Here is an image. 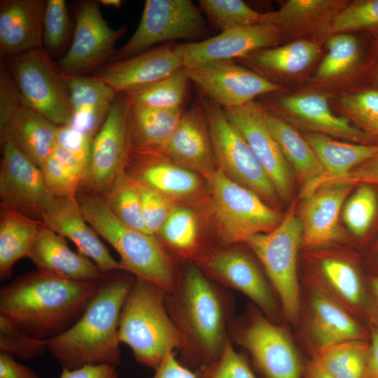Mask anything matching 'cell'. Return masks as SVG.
I'll use <instances>...</instances> for the list:
<instances>
[{
  "label": "cell",
  "instance_id": "obj_12",
  "mask_svg": "<svg viewBox=\"0 0 378 378\" xmlns=\"http://www.w3.org/2000/svg\"><path fill=\"white\" fill-rule=\"evenodd\" d=\"M233 335L264 378H302L304 363L289 335L265 314L251 312Z\"/></svg>",
  "mask_w": 378,
  "mask_h": 378
},
{
  "label": "cell",
  "instance_id": "obj_58",
  "mask_svg": "<svg viewBox=\"0 0 378 378\" xmlns=\"http://www.w3.org/2000/svg\"><path fill=\"white\" fill-rule=\"evenodd\" d=\"M100 2L105 6L118 8H120L122 4L121 0H102Z\"/></svg>",
  "mask_w": 378,
  "mask_h": 378
},
{
  "label": "cell",
  "instance_id": "obj_16",
  "mask_svg": "<svg viewBox=\"0 0 378 378\" xmlns=\"http://www.w3.org/2000/svg\"><path fill=\"white\" fill-rule=\"evenodd\" d=\"M283 34L275 25L261 23L236 27L200 41H190L174 46L184 67L232 61L260 50L276 46Z\"/></svg>",
  "mask_w": 378,
  "mask_h": 378
},
{
  "label": "cell",
  "instance_id": "obj_35",
  "mask_svg": "<svg viewBox=\"0 0 378 378\" xmlns=\"http://www.w3.org/2000/svg\"><path fill=\"white\" fill-rule=\"evenodd\" d=\"M42 220L20 212L1 208L0 211V280L13 275L18 260L27 257L40 229Z\"/></svg>",
  "mask_w": 378,
  "mask_h": 378
},
{
  "label": "cell",
  "instance_id": "obj_6",
  "mask_svg": "<svg viewBox=\"0 0 378 378\" xmlns=\"http://www.w3.org/2000/svg\"><path fill=\"white\" fill-rule=\"evenodd\" d=\"M295 210L293 202L277 227L253 235L245 242L261 262L282 313L292 325L298 323L302 309L297 258L302 227Z\"/></svg>",
  "mask_w": 378,
  "mask_h": 378
},
{
  "label": "cell",
  "instance_id": "obj_30",
  "mask_svg": "<svg viewBox=\"0 0 378 378\" xmlns=\"http://www.w3.org/2000/svg\"><path fill=\"white\" fill-rule=\"evenodd\" d=\"M72 118L68 125L93 140L117 94L106 83L95 77L67 76Z\"/></svg>",
  "mask_w": 378,
  "mask_h": 378
},
{
  "label": "cell",
  "instance_id": "obj_40",
  "mask_svg": "<svg viewBox=\"0 0 378 378\" xmlns=\"http://www.w3.org/2000/svg\"><path fill=\"white\" fill-rule=\"evenodd\" d=\"M328 52L318 66L315 78L330 80L350 73L360 64L361 47L356 37L349 33H338L328 36Z\"/></svg>",
  "mask_w": 378,
  "mask_h": 378
},
{
  "label": "cell",
  "instance_id": "obj_32",
  "mask_svg": "<svg viewBox=\"0 0 378 378\" xmlns=\"http://www.w3.org/2000/svg\"><path fill=\"white\" fill-rule=\"evenodd\" d=\"M340 0H288L279 10L265 13V23L277 27L284 36H329L336 15L348 4Z\"/></svg>",
  "mask_w": 378,
  "mask_h": 378
},
{
  "label": "cell",
  "instance_id": "obj_52",
  "mask_svg": "<svg viewBox=\"0 0 378 378\" xmlns=\"http://www.w3.org/2000/svg\"><path fill=\"white\" fill-rule=\"evenodd\" d=\"M57 378H119L116 367L108 364L85 365L81 368L62 369Z\"/></svg>",
  "mask_w": 378,
  "mask_h": 378
},
{
  "label": "cell",
  "instance_id": "obj_48",
  "mask_svg": "<svg viewBox=\"0 0 378 378\" xmlns=\"http://www.w3.org/2000/svg\"><path fill=\"white\" fill-rule=\"evenodd\" d=\"M137 182L140 190L142 218L145 229L148 234L155 236L159 234L176 206L173 200Z\"/></svg>",
  "mask_w": 378,
  "mask_h": 378
},
{
  "label": "cell",
  "instance_id": "obj_13",
  "mask_svg": "<svg viewBox=\"0 0 378 378\" xmlns=\"http://www.w3.org/2000/svg\"><path fill=\"white\" fill-rule=\"evenodd\" d=\"M127 106L125 96L118 94L92 140L88 173L79 190L102 195L125 169L131 150Z\"/></svg>",
  "mask_w": 378,
  "mask_h": 378
},
{
  "label": "cell",
  "instance_id": "obj_10",
  "mask_svg": "<svg viewBox=\"0 0 378 378\" xmlns=\"http://www.w3.org/2000/svg\"><path fill=\"white\" fill-rule=\"evenodd\" d=\"M59 127L24 102L6 66L1 64L0 140L11 141L41 167L55 150Z\"/></svg>",
  "mask_w": 378,
  "mask_h": 378
},
{
  "label": "cell",
  "instance_id": "obj_8",
  "mask_svg": "<svg viewBox=\"0 0 378 378\" xmlns=\"http://www.w3.org/2000/svg\"><path fill=\"white\" fill-rule=\"evenodd\" d=\"M6 67L30 107L57 126L70 123L72 108L66 76L43 47L10 56Z\"/></svg>",
  "mask_w": 378,
  "mask_h": 378
},
{
  "label": "cell",
  "instance_id": "obj_41",
  "mask_svg": "<svg viewBox=\"0 0 378 378\" xmlns=\"http://www.w3.org/2000/svg\"><path fill=\"white\" fill-rule=\"evenodd\" d=\"M337 110L358 128L378 136V90L370 88L342 95L335 102Z\"/></svg>",
  "mask_w": 378,
  "mask_h": 378
},
{
  "label": "cell",
  "instance_id": "obj_15",
  "mask_svg": "<svg viewBox=\"0 0 378 378\" xmlns=\"http://www.w3.org/2000/svg\"><path fill=\"white\" fill-rule=\"evenodd\" d=\"M1 208L41 220L55 197L47 187L40 167L11 141H1Z\"/></svg>",
  "mask_w": 378,
  "mask_h": 378
},
{
  "label": "cell",
  "instance_id": "obj_57",
  "mask_svg": "<svg viewBox=\"0 0 378 378\" xmlns=\"http://www.w3.org/2000/svg\"><path fill=\"white\" fill-rule=\"evenodd\" d=\"M302 378H337L312 358L304 363Z\"/></svg>",
  "mask_w": 378,
  "mask_h": 378
},
{
  "label": "cell",
  "instance_id": "obj_22",
  "mask_svg": "<svg viewBox=\"0 0 378 378\" xmlns=\"http://www.w3.org/2000/svg\"><path fill=\"white\" fill-rule=\"evenodd\" d=\"M160 152L175 163L208 178L218 169L204 108L201 102L184 111Z\"/></svg>",
  "mask_w": 378,
  "mask_h": 378
},
{
  "label": "cell",
  "instance_id": "obj_33",
  "mask_svg": "<svg viewBox=\"0 0 378 378\" xmlns=\"http://www.w3.org/2000/svg\"><path fill=\"white\" fill-rule=\"evenodd\" d=\"M262 107L268 128L290 167L303 183L302 191L308 189L325 176L326 172L321 162L303 135L289 122Z\"/></svg>",
  "mask_w": 378,
  "mask_h": 378
},
{
  "label": "cell",
  "instance_id": "obj_20",
  "mask_svg": "<svg viewBox=\"0 0 378 378\" xmlns=\"http://www.w3.org/2000/svg\"><path fill=\"white\" fill-rule=\"evenodd\" d=\"M305 282L340 304L358 320L368 316V294L353 262L335 253L317 255Z\"/></svg>",
  "mask_w": 378,
  "mask_h": 378
},
{
  "label": "cell",
  "instance_id": "obj_17",
  "mask_svg": "<svg viewBox=\"0 0 378 378\" xmlns=\"http://www.w3.org/2000/svg\"><path fill=\"white\" fill-rule=\"evenodd\" d=\"M223 109L266 172L281 201L288 202L293 191L292 168L265 122L262 106L254 100Z\"/></svg>",
  "mask_w": 378,
  "mask_h": 378
},
{
  "label": "cell",
  "instance_id": "obj_29",
  "mask_svg": "<svg viewBox=\"0 0 378 378\" xmlns=\"http://www.w3.org/2000/svg\"><path fill=\"white\" fill-rule=\"evenodd\" d=\"M130 153L139 162L136 172L128 174L170 199L187 198L200 189L201 181L197 173L175 163L162 152L133 150Z\"/></svg>",
  "mask_w": 378,
  "mask_h": 378
},
{
  "label": "cell",
  "instance_id": "obj_25",
  "mask_svg": "<svg viewBox=\"0 0 378 378\" xmlns=\"http://www.w3.org/2000/svg\"><path fill=\"white\" fill-rule=\"evenodd\" d=\"M305 332L313 354L328 346L353 340H366L358 320L328 296L307 289Z\"/></svg>",
  "mask_w": 378,
  "mask_h": 378
},
{
  "label": "cell",
  "instance_id": "obj_56",
  "mask_svg": "<svg viewBox=\"0 0 378 378\" xmlns=\"http://www.w3.org/2000/svg\"><path fill=\"white\" fill-rule=\"evenodd\" d=\"M368 317L371 326L378 327V276L370 280V289L368 293Z\"/></svg>",
  "mask_w": 378,
  "mask_h": 378
},
{
  "label": "cell",
  "instance_id": "obj_18",
  "mask_svg": "<svg viewBox=\"0 0 378 378\" xmlns=\"http://www.w3.org/2000/svg\"><path fill=\"white\" fill-rule=\"evenodd\" d=\"M185 68L190 82L222 108L241 106L258 96L281 90L278 84L232 61Z\"/></svg>",
  "mask_w": 378,
  "mask_h": 378
},
{
  "label": "cell",
  "instance_id": "obj_9",
  "mask_svg": "<svg viewBox=\"0 0 378 378\" xmlns=\"http://www.w3.org/2000/svg\"><path fill=\"white\" fill-rule=\"evenodd\" d=\"M201 102L218 168L271 206H279L281 200L272 181L243 136L227 119L223 108L210 99H202Z\"/></svg>",
  "mask_w": 378,
  "mask_h": 378
},
{
  "label": "cell",
  "instance_id": "obj_27",
  "mask_svg": "<svg viewBox=\"0 0 378 378\" xmlns=\"http://www.w3.org/2000/svg\"><path fill=\"white\" fill-rule=\"evenodd\" d=\"M354 185L345 182L326 184L306 197L300 211L301 246L315 250L337 240L341 207Z\"/></svg>",
  "mask_w": 378,
  "mask_h": 378
},
{
  "label": "cell",
  "instance_id": "obj_45",
  "mask_svg": "<svg viewBox=\"0 0 378 378\" xmlns=\"http://www.w3.org/2000/svg\"><path fill=\"white\" fill-rule=\"evenodd\" d=\"M377 209L375 191L368 185H361L344 205L343 220L354 235L363 237L370 227Z\"/></svg>",
  "mask_w": 378,
  "mask_h": 378
},
{
  "label": "cell",
  "instance_id": "obj_21",
  "mask_svg": "<svg viewBox=\"0 0 378 378\" xmlns=\"http://www.w3.org/2000/svg\"><path fill=\"white\" fill-rule=\"evenodd\" d=\"M183 67L174 46L164 43L103 66L94 76L117 94H124L158 82Z\"/></svg>",
  "mask_w": 378,
  "mask_h": 378
},
{
  "label": "cell",
  "instance_id": "obj_51",
  "mask_svg": "<svg viewBox=\"0 0 378 378\" xmlns=\"http://www.w3.org/2000/svg\"><path fill=\"white\" fill-rule=\"evenodd\" d=\"M152 378H198L191 369L179 362L174 353L169 352L155 370Z\"/></svg>",
  "mask_w": 378,
  "mask_h": 378
},
{
  "label": "cell",
  "instance_id": "obj_37",
  "mask_svg": "<svg viewBox=\"0 0 378 378\" xmlns=\"http://www.w3.org/2000/svg\"><path fill=\"white\" fill-rule=\"evenodd\" d=\"M369 345L367 340H347L321 349L312 358L337 378H363Z\"/></svg>",
  "mask_w": 378,
  "mask_h": 378
},
{
  "label": "cell",
  "instance_id": "obj_19",
  "mask_svg": "<svg viewBox=\"0 0 378 378\" xmlns=\"http://www.w3.org/2000/svg\"><path fill=\"white\" fill-rule=\"evenodd\" d=\"M202 265L220 283L250 298L274 321L279 316L275 293L253 260L244 251L227 248L204 257Z\"/></svg>",
  "mask_w": 378,
  "mask_h": 378
},
{
  "label": "cell",
  "instance_id": "obj_46",
  "mask_svg": "<svg viewBox=\"0 0 378 378\" xmlns=\"http://www.w3.org/2000/svg\"><path fill=\"white\" fill-rule=\"evenodd\" d=\"M162 239L181 252L192 250L197 241V221L195 214L187 208L175 207L160 232Z\"/></svg>",
  "mask_w": 378,
  "mask_h": 378
},
{
  "label": "cell",
  "instance_id": "obj_54",
  "mask_svg": "<svg viewBox=\"0 0 378 378\" xmlns=\"http://www.w3.org/2000/svg\"><path fill=\"white\" fill-rule=\"evenodd\" d=\"M0 378H39L30 367L18 362L13 356L0 353Z\"/></svg>",
  "mask_w": 378,
  "mask_h": 378
},
{
  "label": "cell",
  "instance_id": "obj_47",
  "mask_svg": "<svg viewBox=\"0 0 378 378\" xmlns=\"http://www.w3.org/2000/svg\"><path fill=\"white\" fill-rule=\"evenodd\" d=\"M70 25L66 1H46L43 21V40L48 50L55 52L62 47L68 37Z\"/></svg>",
  "mask_w": 378,
  "mask_h": 378
},
{
  "label": "cell",
  "instance_id": "obj_53",
  "mask_svg": "<svg viewBox=\"0 0 378 378\" xmlns=\"http://www.w3.org/2000/svg\"><path fill=\"white\" fill-rule=\"evenodd\" d=\"M378 183V155L358 165L335 183Z\"/></svg>",
  "mask_w": 378,
  "mask_h": 378
},
{
  "label": "cell",
  "instance_id": "obj_36",
  "mask_svg": "<svg viewBox=\"0 0 378 378\" xmlns=\"http://www.w3.org/2000/svg\"><path fill=\"white\" fill-rule=\"evenodd\" d=\"M321 51L319 42L300 38L288 43L260 50L254 55L257 65L267 71L295 75L306 70Z\"/></svg>",
  "mask_w": 378,
  "mask_h": 378
},
{
  "label": "cell",
  "instance_id": "obj_3",
  "mask_svg": "<svg viewBox=\"0 0 378 378\" xmlns=\"http://www.w3.org/2000/svg\"><path fill=\"white\" fill-rule=\"evenodd\" d=\"M165 305L182 335L184 365L202 373L221 356L228 340L227 308L220 292L195 265L186 267Z\"/></svg>",
  "mask_w": 378,
  "mask_h": 378
},
{
  "label": "cell",
  "instance_id": "obj_23",
  "mask_svg": "<svg viewBox=\"0 0 378 378\" xmlns=\"http://www.w3.org/2000/svg\"><path fill=\"white\" fill-rule=\"evenodd\" d=\"M43 224L69 239L78 252L88 257L104 272L121 270L97 232L87 222L76 197H55L41 216Z\"/></svg>",
  "mask_w": 378,
  "mask_h": 378
},
{
  "label": "cell",
  "instance_id": "obj_39",
  "mask_svg": "<svg viewBox=\"0 0 378 378\" xmlns=\"http://www.w3.org/2000/svg\"><path fill=\"white\" fill-rule=\"evenodd\" d=\"M190 82L185 67L143 88L124 94L130 102L161 109L182 108Z\"/></svg>",
  "mask_w": 378,
  "mask_h": 378
},
{
  "label": "cell",
  "instance_id": "obj_38",
  "mask_svg": "<svg viewBox=\"0 0 378 378\" xmlns=\"http://www.w3.org/2000/svg\"><path fill=\"white\" fill-rule=\"evenodd\" d=\"M102 196L109 209L120 221L131 228L147 233L142 218L138 182L125 169Z\"/></svg>",
  "mask_w": 378,
  "mask_h": 378
},
{
  "label": "cell",
  "instance_id": "obj_43",
  "mask_svg": "<svg viewBox=\"0 0 378 378\" xmlns=\"http://www.w3.org/2000/svg\"><path fill=\"white\" fill-rule=\"evenodd\" d=\"M48 351V340L31 336L0 314V353L23 360L36 359Z\"/></svg>",
  "mask_w": 378,
  "mask_h": 378
},
{
  "label": "cell",
  "instance_id": "obj_2",
  "mask_svg": "<svg viewBox=\"0 0 378 378\" xmlns=\"http://www.w3.org/2000/svg\"><path fill=\"white\" fill-rule=\"evenodd\" d=\"M107 272L78 320L48 340V351L62 369L121 363L118 327L120 312L135 276Z\"/></svg>",
  "mask_w": 378,
  "mask_h": 378
},
{
  "label": "cell",
  "instance_id": "obj_42",
  "mask_svg": "<svg viewBox=\"0 0 378 378\" xmlns=\"http://www.w3.org/2000/svg\"><path fill=\"white\" fill-rule=\"evenodd\" d=\"M209 20L222 31L265 23V13L255 11L241 0H200Z\"/></svg>",
  "mask_w": 378,
  "mask_h": 378
},
{
  "label": "cell",
  "instance_id": "obj_50",
  "mask_svg": "<svg viewBox=\"0 0 378 378\" xmlns=\"http://www.w3.org/2000/svg\"><path fill=\"white\" fill-rule=\"evenodd\" d=\"M201 378H256L248 363L227 340L218 360Z\"/></svg>",
  "mask_w": 378,
  "mask_h": 378
},
{
  "label": "cell",
  "instance_id": "obj_31",
  "mask_svg": "<svg viewBox=\"0 0 378 378\" xmlns=\"http://www.w3.org/2000/svg\"><path fill=\"white\" fill-rule=\"evenodd\" d=\"M303 136L310 144L321 162L326 175L302 196L311 195L321 186L335 182L351 170L378 155V144H363L342 141L322 134L306 132Z\"/></svg>",
  "mask_w": 378,
  "mask_h": 378
},
{
  "label": "cell",
  "instance_id": "obj_59",
  "mask_svg": "<svg viewBox=\"0 0 378 378\" xmlns=\"http://www.w3.org/2000/svg\"><path fill=\"white\" fill-rule=\"evenodd\" d=\"M372 83V88L378 90V58L374 65Z\"/></svg>",
  "mask_w": 378,
  "mask_h": 378
},
{
  "label": "cell",
  "instance_id": "obj_26",
  "mask_svg": "<svg viewBox=\"0 0 378 378\" xmlns=\"http://www.w3.org/2000/svg\"><path fill=\"white\" fill-rule=\"evenodd\" d=\"M27 258L37 267L64 279L99 282L107 272L79 252L71 251L64 237L44 224L35 237Z\"/></svg>",
  "mask_w": 378,
  "mask_h": 378
},
{
  "label": "cell",
  "instance_id": "obj_1",
  "mask_svg": "<svg viewBox=\"0 0 378 378\" xmlns=\"http://www.w3.org/2000/svg\"><path fill=\"white\" fill-rule=\"evenodd\" d=\"M99 282L62 279L36 270L0 288V314L32 337L50 340L81 316Z\"/></svg>",
  "mask_w": 378,
  "mask_h": 378
},
{
  "label": "cell",
  "instance_id": "obj_11",
  "mask_svg": "<svg viewBox=\"0 0 378 378\" xmlns=\"http://www.w3.org/2000/svg\"><path fill=\"white\" fill-rule=\"evenodd\" d=\"M206 31L204 19L192 1L146 0L136 29L127 43L116 50L112 61L133 57L167 41H195Z\"/></svg>",
  "mask_w": 378,
  "mask_h": 378
},
{
  "label": "cell",
  "instance_id": "obj_7",
  "mask_svg": "<svg viewBox=\"0 0 378 378\" xmlns=\"http://www.w3.org/2000/svg\"><path fill=\"white\" fill-rule=\"evenodd\" d=\"M206 180L213 218L223 244L246 242L253 235L272 231L280 223L282 218L277 211L220 169Z\"/></svg>",
  "mask_w": 378,
  "mask_h": 378
},
{
  "label": "cell",
  "instance_id": "obj_5",
  "mask_svg": "<svg viewBox=\"0 0 378 378\" xmlns=\"http://www.w3.org/2000/svg\"><path fill=\"white\" fill-rule=\"evenodd\" d=\"M77 199L87 222L119 254L121 270L167 293L174 290L176 281L171 260L154 235L124 224L111 212L102 195L79 191Z\"/></svg>",
  "mask_w": 378,
  "mask_h": 378
},
{
  "label": "cell",
  "instance_id": "obj_44",
  "mask_svg": "<svg viewBox=\"0 0 378 378\" xmlns=\"http://www.w3.org/2000/svg\"><path fill=\"white\" fill-rule=\"evenodd\" d=\"M351 31L378 33V0L349 1L333 19L329 36Z\"/></svg>",
  "mask_w": 378,
  "mask_h": 378
},
{
  "label": "cell",
  "instance_id": "obj_49",
  "mask_svg": "<svg viewBox=\"0 0 378 378\" xmlns=\"http://www.w3.org/2000/svg\"><path fill=\"white\" fill-rule=\"evenodd\" d=\"M48 188L55 197H76L80 182L53 153L40 167Z\"/></svg>",
  "mask_w": 378,
  "mask_h": 378
},
{
  "label": "cell",
  "instance_id": "obj_14",
  "mask_svg": "<svg viewBox=\"0 0 378 378\" xmlns=\"http://www.w3.org/2000/svg\"><path fill=\"white\" fill-rule=\"evenodd\" d=\"M99 4L85 1L78 9L71 44L57 63L65 76H80L113 58L115 45L126 27H111L102 15Z\"/></svg>",
  "mask_w": 378,
  "mask_h": 378
},
{
  "label": "cell",
  "instance_id": "obj_55",
  "mask_svg": "<svg viewBox=\"0 0 378 378\" xmlns=\"http://www.w3.org/2000/svg\"><path fill=\"white\" fill-rule=\"evenodd\" d=\"M363 378H378V327L370 326V336Z\"/></svg>",
  "mask_w": 378,
  "mask_h": 378
},
{
  "label": "cell",
  "instance_id": "obj_24",
  "mask_svg": "<svg viewBox=\"0 0 378 378\" xmlns=\"http://www.w3.org/2000/svg\"><path fill=\"white\" fill-rule=\"evenodd\" d=\"M276 105L293 123L309 132L338 138L346 141L372 144L370 135L353 126L344 116L335 115L327 97L319 93L306 92L279 98Z\"/></svg>",
  "mask_w": 378,
  "mask_h": 378
},
{
  "label": "cell",
  "instance_id": "obj_28",
  "mask_svg": "<svg viewBox=\"0 0 378 378\" xmlns=\"http://www.w3.org/2000/svg\"><path fill=\"white\" fill-rule=\"evenodd\" d=\"M46 1H0L1 56H13L43 47Z\"/></svg>",
  "mask_w": 378,
  "mask_h": 378
},
{
  "label": "cell",
  "instance_id": "obj_34",
  "mask_svg": "<svg viewBox=\"0 0 378 378\" xmlns=\"http://www.w3.org/2000/svg\"><path fill=\"white\" fill-rule=\"evenodd\" d=\"M127 104L131 150L162 151L180 121L184 111L183 108L161 109L136 104L128 100Z\"/></svg>",
  "mask_w": 378,
  "mask_h": 378
},
{
  "label": "cell",
  "instance_id": "obj_4",
  "mask_svg": "<svg viewBox=\"0 0 378 378\" xmlns=\"http://www.w3.org/2000/svg\"><path fill=\"white\" fill-rule=\"evenodd\" d=\"M167 292L135 276L120 315L118 337L135 360L154 370L165 356L184 346V340L165 305Z\"/></svg>",
  "mask_w": 378,
  "mask_h": 378
}]
</instances>
